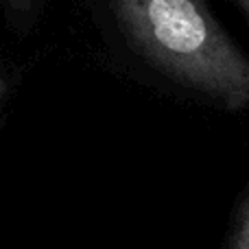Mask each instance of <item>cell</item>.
<instances>
[{
  "label": "cell",
  "mask_w": 249,
  "mask_h": 249,
  "mask_svg": "<svg viewBox=\"0 0 249 249\" xmlns=\"http://www.w3.org/2000/svg\"><path fill=\"white\" fill-rule=\"evenodd\" d=\"M133 55L173 90L223 114H249V57L206 0H112Z\"/></svg>",
  "instance_id": "cell-1"
},
{
  "label": "cell",
  "mask_w": 249,
  "mask_h": 249,
  "mask_svg": "<svg viewBox=\"0 0 249 249\" xmlns=\"http://www.w3.org/2000/svg\"><path fill=\"white\" fill-rule=\"evenodd\" d=\"M221 249H249V179L234 199Z\"/></svg>",
  "instance_id": "cell-2"
},
{
  "label": "cell",
  "mask_w": 249,
  "mask_h": 249,
  "mask_svg": "<svg viewBox=\"0 0 249 249\" xmlns=\"http://www.w3.org/2000/svg\"><path fill=\"white\" fill-rule=\"evenodd\" d=\"M35 2H37V0H4V4H7L13 13H18V16H29V13L33 11Z\"/></svg>",
  "instance_id": "cell-3"
},
{
  "label": "cell",
  "mask_w": 249,
  "mask_h": 249,
  "mask_svg": "<svg viewBox=\"0 0 249 249\" xmlns=\"http://www.w3.org/2000/svg\"><path fill=\"white\" fill-rule=\"evenodd\" d=\"M234 2L238 4V9H241V11L245 13V18L249 20V0H234Z\"/></svg>",
  "instance_id": "cell-4"
},
{
  "label": "cell",
  "mask_w": 249,
  "mask_h": 249,
  "mask_svg": "<svg viewBox=\"0 0 249 249\" xmlns=\"http://www.w3.org/2000/svg\"><path fill=\"white\" fill-rule=\"evenodd\" d=\"M4 92H7V83H4V79H2V77H0V101H2Z\"/></svg>",
  "instance_id": "cell-5"
}]
</instances>
